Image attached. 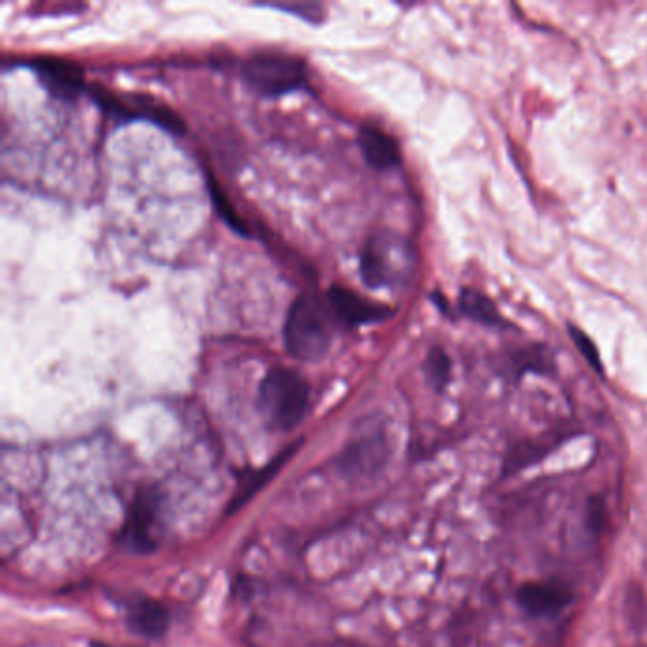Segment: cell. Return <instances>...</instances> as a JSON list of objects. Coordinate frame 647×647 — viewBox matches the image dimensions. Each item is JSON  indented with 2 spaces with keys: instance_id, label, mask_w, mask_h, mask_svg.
<instances>
[{
  "instance_id": "6da1fadb",
  "label": "cell",
  "mask_w": 647,
  "mask_h": 647,
  "mask_svg": "<svg viewBox=\"0 0 647 647\" xmlns=\"http://www.w3.org/2000/svg\"><path fill=\"white\" fill-rule=\"evenodd\" d=\"M333 317L329 304L317 296H298L287 312L283 327L287 353L296 361L306 363L323 359L333 342Z\"/></svg>"
},
{
  "instance_id": "7a4b0ae2",
  "label": "cell",
  "mask_w": 647,
  "mask_h": 647,
  "mask_svg": "<svg viewBox=\"0 0 647 647\" xmlns=\"http://www.w3.org/2000/svg\"><path fill=\"white\" fill-rule=\"evenodd\" d=\"M359 268L370 289H401L414 276L416 251L407 238L382 230L365 243Z\"/></svg>"
},
{
  "instance_id": "3957f363",
  "label": "cell",
  "mask_w": 647,
  "mask_h": 647,
  "mask_svg": "<svg viewBox=\"0 0 647 647\" xmlns=\"http://www.w3.org/2000/svg\"><path fill=\"white\" fill-rule=\"evenodd\" d=\"M310 407V384L302 374L287 367H274L262 378L259 408L268 424L281 431L298 426Z\"/></svg>"
},
{
  "instance_id": "277c9868",
  "label": "cell",
  "mask_w": 647,
  "mask_h": 647,
  "mask_svg": "<svg viewBox=\"0 0 647 647\" xmlns=\"http://www.w3.org/2000/svg\"><path fill=\"white\" fill-rule=\"evenodd\" d=\"M241 74L253 92L264 97H279L304 86L306 63L302 57L289 52L260 50L245 59Z\"/></svg>"
},
{
  "instance_id": "5b68a950",
  "label": "cell",
  "mask_w": 647,
  "mask_h": 647,
  "mask_svg": "<svg viewBox=\"0 0 647 647\" xmlns=\"http://www.w3.org/2000/svg\"><path fill=\"white\" fill-rule=\"evenodd\" d=\"M162 532V500L154 488L141 490L131 503L120 543L135 555H148L158 549Z\"/></svg>"
},
{
  "instance_id": "8992f818",
  "label": "cell",
  "mask_w": 647,
  "mask_h": 647,
  "mask_svg": "<svg viewBox=\"0 0 647 647\" xmlns=\"http://www.w3.org/2000/svg\"><path fill=\"white\" fill-rule=\"evenodd\" d=\"M95 99L105 111L120 120H148L173 135L185 133L183 118L164 103L147 95H133L128 103H124L122 99L112 97L111 93L99 92L95 93Z\"/></svg>"
},
{
  "instance_id": "52a82bcc",
  "label": "cell",
  "mask_w": 647,
  "mask_h": 647,
  "mask_svg": "<svg viewBox=\"0 0 647 647\" xmlns=\"http://www.w3.org/2000/svg\"><path fill=\"white\" fill-rule=\"evenodd\" d=\"M327 304L334 317L348 327L382 323V321H388L393 315V310L386 304L369 300L352 289H346L340 285H334L329 289Z\"/></svg>"
},
{
  "instance_id": "ba28073f",
  "label": "cell",
  "mask_w": 647,
  "mask_h": 647,
  "mask_svg": "<svg viewBox=\"0 0 647 647\" xmlns=\"http://www.w3.org/2000/svg\"><path fill=\"white\" fill-rule=\"evenodd\" d=\"M29 65L37 73L46 92L59 101H76L78 95L84 92V73L76 63L57 57H38Z\"/></svg>"
},
{
  "instance_id": "9c48e42d",
  "label": "cell",
  "mask_w": 647,
  "mask_h": 647,
  "mask_svg": "<svg viewBox=\"0 0 647 647\" xmlns=\"http://www.w3.org/2000/svg\"><path fill=\"white\" fill-rule=\"evenodd\" d=\"M388 456L386 431L380 426L365 429L340 456V467L346 473H369L382 467Z\"/></svg>"
},
{
  "instance_id": "30bf717a",
  "label": "cell",
  "mask_w": 647,
  "mask_h": 647,
  "mask_svg": "<svg viewBox=\"0 0 647 647\" xmlns=\"http://www.w3.org/2000/svg\"><path fill=\"white\" fill-rule=\"evenodd\" d=\"M572 602V589L564 583H530L518 591V604L532 615H553Z\"/></svg>"
},
{
  "instance_id": "8fae6325",
  "label": "cell",
  "mask_w": 647,
  "mask_h": 647,
  "mask_svg": "<svg viewBox=\"0 0 647 647\" xmlns=\"http://www.w3.org/2000/svg\"><path fill=\"white\" fill-rule=\"evenodd\" d=\"M357 141L370 167L378 171H389L401 164L399 143L386 131L374 126H365L359 131Z\"/></svg>"
},
{
  "instance_id": "7c38bea8",
  "label": "cell",
  "mask_w": 647,
  "mask_h": 647,
  "mask_svg": "<svg viewBox=\"0 0 647 647\" xmlns=\"http://www.w3.org/2000/svg\"><path fill=\"white\" fill-rule=\"evenodd\" d=\"M128 625L133 632L150 640H156L166 634L169 627V613L166 606L158 600H150V598L135 600L128 610Z\"/></svg>"
},
{
  "instance_id": "4fadbf2b",
  "label": "cell",
  "mask_w": 647,
  "mask_h": 647,
  "mask_svg": "<svg viewBox=\"0 0 647 647\" xmlns=\"http://www.w3.org/2000/svg\"><path fill=\"white\" fill-rule=\"evenodd\" d=\"M460 310L465 317H469L475 323H481L484 327H494V329H507L509 323L501 315L498 306L479 291L473 289H463L460 293Z\"/></svg>"
},
{
  "instance_id": "5bb4252c",
  "label": "cell",
  "mask_w": 647,
  "mask_h": 647,
  "mask_svg": "<svg viewBox=\"0 0 647 647\" xmlns=\"http://www.w3.org/2000/svg\"><path fill=\"white\" fill-rule=\"evenodd\" d=\"M507 367L515 372V376H522L528 372L536 374H551L555 370V359L545 346H528L507 357Z\"/></svg>"
},
{
  "instance_id": "9a60e30c",
  "label": "cell",
  "mask_w": 647,
  "mask_h": 647,
  "mask_svg": "<svg viewBox=\"0 0 647 647\" xmlns=\"http://www.w3.org/2000/svg\"><path fill=\"white\" fill-rule=\"evenodd\" d=\"M296 446H291L287 452H283L281 456H279L278 460L276 462L270 463L268 467H264V469H260V473H255L253 477H251V481L245 482V484H241L240 490L236 492V496H234V500H232V503H230V509L232 511H236L238 507H241L243 503H247V501L251 500L253 496H255V492L257 490H260L266 482L270 481L276 473L279 471V467L283 465V462L287 460V458H291V454L295 452Z\"/></svg>"
},
{
  "instance_id": "2e32d148",
  "label": "cell",
  "mask_w": 647,
  "mask_h": 647,
  "mask_svg": "<svg viewBox=\"0 0 647 647\" xmlns=\"http://www.w3.org/2000/svg\"><path fill=\"white\" fill-rule=\"evenodd\" d=\"M209 192H211V202L215 205L217 213L221 215L222 221L226 222L232 230H236L241 236H249V230H247L245 222L238 217L234 205L230 204V200L224 196L221 186L217 185V181L213 177H209Z\"/></svg>"
},
{
  "instance_id": "e0dca14e",
  "label": "cell",
  "mask_w": 647,
  "mask_h": 647,
  "mask_svg": "<svg viewBox=\"0 0 647 647\" xmlns=\"http://www.w3.org/2000/svg\"><path fill=\"white\" fill-rule=\"evenodd\" d=\"M426 372L429 382H431L435 388H446V384L450 382V374H452V363H450V357H448L441 348H435L433 352L427 355Z\"/></svg>"
},
{
  "instance_id": "ac0fdd59",
  "label": "cell",
  "mask_w": 647,
  "mask_h": 647,
  "mask_svg": "<svg viewBox=\"0 0 647 647\" xmlns=\"http://www.w3.org/2000/svg\"><path fill=\"white\" fill-rule=\"evenodd\" d=\"M568 333L572 334V340L577 346L579 353L585 357V361L591 365L592 369L596 370L598 374L604 376V365H602V357L596 348V344L592 342L587 334L583 333L581 329H577L574 325H568Z\"/></svg>"
},
{
  "instance_id": "d6986e66",
  "label": "cell",
  "mask_w": 647,
  "mask_h": 647,
  "mask_svg": "<svg viewBox=\"0 0 647 647\" xmlns=\"http://www.w3.org/2000/svg\"><path fill=\"white\" fill-rule=\"evenodd\" d=\"M278 10L298 14L300 18L310 21V23H319L323 19V8L319 4H276Z\"/></svg>"
},
{
  "instance_id": "ffe728a7",
  "label": "cell",
  "mask_w": 647,
  "mask_h": 647,
  "mask_svg": "<svg viewBox=\"0 0 647 647\" xmlns=\"http://www.w3.org/2000/svg\"><path fill=\"white\" fill-rule=\"evenodd\" d=\"M90 647H116V646H111V644H99V642H93V644H90Z\"/></svg>"
}]
</instances>
